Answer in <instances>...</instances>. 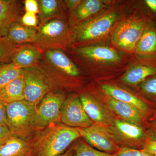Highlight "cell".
<instances>
[{
	"instance_id": "obj_10",
	"label": "cell",
	"mask_w": 156,
	"mask_h": 156,
	"mask_svg": "<svg viewBox=\"0 0 156 156\" xmlns=\"http://www.w3.org/2000/svg\"><path fill=\"white\" fill-rule=\"evenodd\" d=\"M84 110L93 123L101 126H112L114 119L107 109L95 98L88 94L80 97Z\"/></svg>"
},
{
	"instance_id": "obj_38",
	"label": "cell",
	"mask_w": 156,
	"mask_h": 156,
	"mask_svg": "<svg viewBox=\"0 0 156 156\" xmlns=\"http://www.w3.org/2000/svg\"><path fill=\"white\" fill-rule=\"evenodd\" d=\"M150 138L151 139L156 140V131H155L153 134H152Z\"/></svg>"
},
{
	"instance_id": "obj_33",
	"label": "cell",
	"mask_w": 156,
	"mask_h": 156,
	"mask_svg": "<svg viewBox=\"0 0 156 156\" xmlns=\"http://www.w3.org/2000/svg\"><path fill=\"white\" fill-rule=\"evenodd\" d=\"M12 136L7 125L0 124V145L5 143Z\"/></svg>"
},
{
	"instance_id": "obj_9",
	"label": "cell",
	"mask_w": 156,
	"mask_h": 156,
	"mask_svg": "<svg viewBox=\"0 0 156 156\" xmlns=\"http://www.w3.org/2000/svg\"><path fill=\"white\" fill-rule=\"evenodd\" d=\"M60 122L76 128H86L93 124L87 115L80 98L72 96L65 99L62 106Z\"/></svg>"
},
{
	"instance_id": "obj_28",
	"label": "cell",
	"mask_w": 156,
	"mask_h": 156,
	"mask_svg": "<svg viewBox=\"0 0 156 156\" xmlns=\"http://www.w3.org/2000/svg\"><path fill=\"white\" fill-rule=\"evenodd\" d=\"M140 87L145 94L156 97V76L146 79L141 83Z\"/></svg>"
},
{
	"instance_id": "obj_3",
	"label": "cell",
	"mask_w": 156,
	"mask_h": 156,
	"mask_svg": "<svg viewBox=\"0 0 156 156\" xmlns=\"http://www.w3.org/2000/svg\"><path fill=\"white\" fill-rule=\"evenodd\" d=\"M69 28L63 17L55 18L37 27V34L32 44L41 51L62 49L67 41Z\"/></svg>"
},
{
	"instance_id": "obj_4",
	"label": "cell",
	"mask_w": 156,
	"mask_h": 156,
	"mask_svg": "<svg viewBox=\"0 0 156 156\" xmlns=\"http://www.w3.org/2000/svg\"><path fill=\"white\" fill-rule=\"evenodd\" d=\"M22 69L24 100L38 106L45 95L52 92V83L44 70L38 66Z\"/></svg>"
},
{
	"instance_id": "obj_35",
	"label": "cell",
	"mask_w": 156,
	"mask_h": 156,
	"mask_svg": "<svg viewBox=\"0 0 156 156\" xmlns=\"http://www.w3.org/2000/svg\"><path fill=\"white\" fill-rule=\"evenodd\" d=\"M82 1L79 0H67L65 1V2L66 3V5L69 10L73 11L77 8Z\"/></svg>"
},
{
	"instance_id": "obj_6",
	"label": "cell",
	"mask_w": 156,
	"mask_h": 156,
	"mask_svg": "<svg viewBox=\"0 0 156 156\" xmlns=\"http://www.w3.org/2000/svg\"><path fill=\"white\" fill-rule=\"evenodd\" d=\"M78 129L81 136L98 150L114 154L119 148L114 134L108 126L93 123L87 128Z\"/></svg>"
},
{
	"instance_id": "obj_13",
	"label": "cell",
	"mask_w": 156,
	"mask_h": 156,
	"mask_svg": "<svg viewBox=\"0 0 156 156\" xmlns=\"http://www.w3.org/2000/svg\"><path fill=\"white\" fill-rule=\"evenodd\" d=\"M21 2L17 0H0V38L6 37L12 23L18 18Z\"/></svg>"
},
{
	"instance_id": "obj_17",
	"label": "cell",
	"mask_w": 156,
	"mask_h": 156,
	"mask_svg": "<svg viewBox=\"0 0 156 156\" xmlns=\"http://www.w3.org/2000/svg\"><path fill=\"white\" fill-rule=\"evenodd\" d=\"M101 88L108 98L133 105L143 113H147L148 108L146 104L139 98L119 87L110 85H102Z\"/></svg>"
},
{
	"instance_id": "obj_18",
	"label": "cell",
	"mask_w": 156,
	"mask_h": 156,
	"mask_svg": "<svg viewBox=\"0 0 156 156\" xmlns=\"http://www.w3.org/2000/svg\"><path fill=\"white\" fill-rule=\"evenodd\" d=\"M106 102L109 108L123 120L138 125L142 123L144 114L135 107L110 98H107Z\"/></svg>"
},
{
	"instance_id": "obj_22",
	"label": "cell",
	"mask_w": 156,
	"mask_h": 156,
	"mask_svg": "<svg viewBox=\"0 0 156 156\" xmlns=\"http://www.w3.org/2000/svg\"><path fill=\"white\" fill-rule=\"evenodd\" d=\"M156 75V65L150 64L136 65L123 76L122 80L129 85L142 83L146 78Z\"/></svg>"
},
{
	"instance_id": "obj_16",
	"label": "cell",
	"mask_w": 156,
	"mask_h": 156,
	"mask_svg": "<svg viewBox=\"0 0 156 156\" xmlns=\"http://www.w3.org/2000/svg\"><path fill=\"white\" fill-rule=\"evenodd\" d=\"M76 51L82 56L100 62H116L121 59L116 51L105 46H84Z\"/></svg>"
},
{
	"instance_id": "obj_2",
	"label": "cell",
	"mask_w": 156,
	"mask_h": 156,
	"mask_svg": "<svg viewBox=\"0 0 156 156\" xmlns=\"http://www.w3.org/2000/svg\"><path fill=\"white\" fill-rule=\"evenodd\" d=\"M37 107L25 100L6 104V125L12 136L27 140L33 138L37 131Z\"/></svg>"
},
{
	"instance_id": "obj_24",
	"label": "cell",
	"mask_w": 156,
	"mask_h": 156,
	"mask_svg": "<svg viewBox=\"0 0 156 156\" xmlns=\"http://www.w3.org/2000/svg\"><path fill=\"white\" fill-rule=\"evenodd\" d=\"M39 17L41 23L62 17V2L58 0H39Z\"/></svg>"
},
{
	"instance_id": "obj_37",
	"label": "cell",
	"mask_w": 156,
	"mask_h": 156,
	"mask_svg": "<svg viewBox=\"0 0 156 156\" xmlns=\"http://www.w3.org/2000/svg\"><path fill=\"white\" fill-rule=\"evenodd\" d=\"M74 153V152L72 148L65 153L62 154L61 155L58 156H73Z\"/></svg>"
},
{
	"instance_id": "obj_11",
	"label": "cell",
	"mask_w": 156,
	"mask_h": 156,
	"mask_svg": "<svg viewBox=\"0 0 156 156\" xmlns=\"http://www.w3.org/2000/svg\"><path fill=\"white\" fill-rule=\"evenodd\" d=\"M42 58V51L33 44L17 45L11 57V62L21 69L37 66Z\"/></svg>"
},
{
	"instance_id": "obj_34",
	"label": "cell",
	"mask_w": 156,
	"mask_h": 156,
	"mask_svg": "<svg viewBox=\"0 0 156 156\" xmlns=\"http://www.w3.org/2000/svg\"><path fill=\"white\" fill-rule=\"evenodd\" d=\"M0 124L6 125V104L0 100Z\"/></svg>"
},
{
	"instance_id": "obj_30",
	"label": "cell",
	"mask_w": 156,
	"mask_h": 156,
	"mask_svg": "<svg viewBox=\"0 0 156 156\" xmlns=\"http://www.w3.org/2000/svg\"><path fill=\"white\" fill-rule=\"evenodd\" d=\"M20 23L29 27H37L38 20L36 14L26 12L21 17Z\"/></svg>"
},
{
	"instance_id": "obj_26",
	"label": "cell",
	"mask_w": 156,
	"mask_h": 156,
	"mask_svg": "<svg viewBox=\"0 0 156 156\" xmlns=\"http://www.w3.org/2000/svg\"><path fill=\"white\" fill-rule=\"evenodd\" d=\"M73 150L74 152L73 156H115L98 150L84 142L77 144Z\"/></svg>"
},
{
	"instance_id": "obj_31",
	"label": "cell",
	"mask_w": 156,
	"mask_h": 156,
	"mask_svg": "<svg viewBox=\"0 0 156 156\" xmlns=\"http://www.w3.org/2000/svg\"><path fill=\"white\" fill-rule=\"evenodd\" d=\"M24 6L26 12L36 14L39 13L38 2L36 0H26Z\"/></svg>"
},
{
	"instance_id": "obj_32",
	"label": "cell",
	"mask_w": 156,
	"mask_h": 156,
	"mask_svg": "<svg viewBox=\"0 0 156 156\" xmlns=\"http://www.w3.org/2000/svg\"><path fill=\"white\" fill-rule=\"evenodd\" d=\"M142 150L147 153L153 156H156V140L148 139L143 146Z\"/></svg>"
},
{
	"instance_id": "obj_27",
	"label": "cell",
	"mask_w": 156,
	"mask_h": 156,
	"mask_svg": "<svg viewBox=\"0 0 156 156\" xmlns=\"http://www.w3.org/2000/svg\"><path fill=\"white\" fill-rule=\"evenodd\" d=\"M17 46L6 37L0 38V63L11 61V56Z\"/></svg>"
},
{
	"instance_id": "obj_36",
	"label": "cell",
	"mask_w": 156,
	"mask_h": 156,
	"mask_svg": "<svg viewBox=\"0 0 156 156\" xmlns=\"http://www.w3.org/2000/svg\"><path fill=\"white\" fill-rule=\"evenodd\" d=\"M144 2L151 10L156 13V0H145Z\"/></svg>"
},
{
	"instance_id": "obj_39",
	"label": "cell",
	"mask_w": 156,
	"mask_h": 156,
	"mask_svg": "<svg viewBox=\"0 0 156 156\" xmlns=\"http://www.w3.org/2000/svg\"><path fill=\"white\" fill-rule=\"evenodd\" d=\"M155 125L156 126V124H155Z\"/></svg>"
},
{
	"instance_id": "obj_15",
	"label": "cell",
	"mask_w": 156,
	"mask_h": 156,
	"mask_svg": "<svg viewBox=\"0 0 156 156\" xmlns=\"http://www.w3.org/2000/svg\"><path fill=\"white\" fill-rule=\"evenodd\" d=\"M44 55L48 63L58 71L71 77L80 75L76 65L61 50H47L45 51Z\"/></svg>"
},
{
	"instance_id": "obj_19",
	"label": "cell",
	"mask_w": 156,
	"mask_h": 156,
	"mask_svg": "<svg viewBox=\"0 0 156 156\" xmlns=\"http://www.w3.org/2000/svg\"><path fill=\"white\" fill-rule=\"evenodd\" d=\"M37 34V27L23 25L18 20L12 23L6 37L9 41L19 45L33 43Z\"/></svg>"
},
{
	"instance_id": "obj_7",
	"label": "cell",
	"mask_w": 156,
	"mask_h": 156,
	"mask_svg": "<svg viewBox=\"0 0 156 156\" xmlns=\"http://www.w3.org/2000/svg\"><path fill=\"white\" fill-rule=\"evenodd\" d=\"M115 13H109L80 23L74 30L75 39L79 42L87 41L105 35L117 19Z\"/></svg>"
},
{
	"instance_id": "obj_25",
	"label": "cell",
	"mask_w": 156,
	"mask_h": 156,
	"mask_svg": "<svg viewBox=\"0 0 156 156\" xmlns=\"http://www.w3.org/2000/svg\"><path fill=\"white\" fill-rule=\"evenodd\" d=\"M23 69L11 62L0 63V89L22 73Z\"/></svg>"
},
{
	"instance_id": "obj_20",
	"label": "cell",
	"mask_w": 156,
	"mask_h": 156,
	"mask_svg": "<svg viewBox=\"0 0 156 156\" xmlns=\"http://www.w3.org/2000/svg\"><path fill=\"white\" fill-rule=\"evenodd\" d=\"M0 100L6 104L24 100L23 73L0 89Z\"/></svg>"
},
{
	"instance_id": "obj_23",
	"label": "cell",
	"mask_w": 156,
	"mask_h": 156,
	"mask_svg": "<svg viewBox=\"0 0 156 156\" xmlns=\"http://www.w3.org/2000/svg\"><path fill=\"white\" fill-rule=\"evenodd\" d=\"M104 7L103 2L99 0L82 1L77 8L73 11L72 21L79 22L96 14Z\"/></svg>"
},
{
	"instance_id": "obj_29",
	"label": "cell",
	"mask_w": 156,
	"mask_h": 156,
	"mask_svg": "<svg viewBox=\"0 0 156 156\" xmlns=\"http://www.w3.org/2000/svg\"><path fill=\"white\" fill-rule=\"evenodd\" d=\"M114 155L115 156H153L147 153L142 149L139 150L127 147L119 148Z\"/></svg>"
},
{
	"instance_id": "obj_1",
	"label": "cell",
	"mask_w": 156,
	"mask_h": 156,
	"mask_svg": "<svg viewBox=\"0 0 156 156\" xmlns=\"http://www.w3.org/2000/svg\"><path fill=\"white\" fill-rule=\"evenodd\" d=\"M81 135L78 128L61 123L36 132L34 136V156H58Z\"/></svg>"
},
{
	"instance_id": "obj_8",
	"label": "cell",
	"mask_w": 156,
	"mask_h": 156,
	"mask_svg": "<svg viewBox=\"0 0 156 156\" xmlns=\"http://www.w3.org/2000/svg\"><path fill=\"white\" fill-rule=\"evenodd\" d=\"M145 25V20L142 19L125 21L115 30L112 38L113 43L124 50H134Z\"/></svg>"
},
{
	"instance_id": "obj_5",
	"label": "cell",
	"mask_w": 156,
	"mask_h": 156,
	"mask_svg": "<svg viewBox=\"0 0 156 156\" xmlns=\"http://www.w3.org/2000/svg\"><path fill=\"white\" fill-rule=\"evenodd\" d=\"M65 99L64 94L61 92H51L45 95L37 107L35 117L37 131L61 123L62 106Z\"/></svg>"
},
{
	"instance_id": "obj_21",
	"label": "cell",
	"mask_w": 156,
	"mask_h": 156,
	"mask_svg": "<svg viewBox=\"0 0 156 156\" xmlns=\"http://www.w3.org/2000/svg\"><path fill=\"white\" fill-rule=\"evenodd\" d=\"M135 50L140 55L153 56L156 54V29L153 25H146L136 44Z\"/></svg>"
},
{
	"instance_id": "obj_12",
	"label": "cell",
	"mask_w": 156,
	"mask_h": 156,
	"mask_svg": "<svg viewBox=\"0 0 156 156\" xmlns=\"http://www.w3.org/2000/svg\"><path fill=\"white\" fill-rule=\"evenodd\" d=\"M110 127L118 141L122 140L131 145L142 140L145 134L140 125L119 119H114Z\"/></svg>"
},
{
	"instance_id": "obj_14",
	"label": "cell",
	"mask_w": 156,
	"mask_h": 156,
	"mask_svg": "<svg viewBox=\"0 0 156 156\" xmlns=\"http://www.w3.org/2000/svg\"><path fill=\"white\" fill-rule=\"evenodd\" d=\"M0 156H34V140L14 136L0 145Z\"/></svg>"
}]
</instances>
